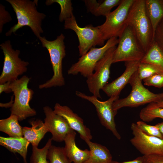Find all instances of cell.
Segmentation results:
<instances>
[{"label":"cell","mask_w":163,"mask_h":163,"mask_svg":"<svg viewBox=\"0 0 163 163\" xmlns=\"http://www.w3.org/2000/svg\"><path fill=\"white\" fill-rule=\"evenodd\" d=\"M10 4L16 14L17 23L5 33L9 36L20 28L25 26L29 27L38 38L43 33L42 27V21L46 15L37 10L38 1L34 0H6Z\"/></svg>","instance_id":"1"},{"label":"cell","mask_w":163,"mask_h":163,"mask_svg":"<svg viewBox=\"0 0 163 163\" xmlns=\"http://www.w3.org/2000/svg\"><path fill=\"white\" fill-rule=\"evenodd\" d=\"M65 38V37L62 34L52 41L47 40L45 37L40 36L38 38L43 47L46 48L49 53L53 72L51 78L39 86L40 89L61 87L65 85L62 68V60L66 55Z\"/></svg>","instance_id":"2"},{"label":"cell","mask_w":163,"mask_h":163,"mask_svg":"<svg viewBox=\"0 0 163 163\" xmlns=\"http://www.w3.org/2000/svg\"><path fill=\"white\" fill-rule=\"evenodd\" d=\"M127 25L133 29L145 53L153 41V31L145 8V0H135L130 10Z\"/></svg>","instance_id":"3"},{"label":"cell","mask_w":163,"mask_h":163,"mask_svg":"<svg viewBox=\"0 0 163 163\" xmlns=\"http://www.w3.org/2000/svg\"><path fill=\"white\" fill-rule=\"evenodd\" d=\"M142 81L139 77L137 70L129 82L132 87L129 94L113 103V108L116 113L124 107H136L148 103L158 102L163 100V93H154L151 92L143 86Z\"/></svg>","instance_id":"4"},{"label":"cell","mask_w":163,"mask_h":163,"mask_svg":"<svg viewBox=\"0 0 163 163\" xmlns=\"http://www.w3.org/2000/svg\"><path fill=\"white\" fill-rule=\"evenodd\" d=\"M30 79L24 75L11 82L10 85L14 96V102L10 109L11 115L17 116L19 121L37 114L36 110L29 105L34 94L33 90L28 87Z\"/></svg>","instance_id":"5"},{"label":"cell","mask_w":163,"mask_h":163,"mask_svg":"<svg viewBox=\"0 0 163 163\" xmlns=\"http://www.w3.org/2000/svg\"><path fill=\"white\" fill-rule=\"evenodd\" d=\"M135 0H122L117 7L106 17L105 22L98 27L105 40L119 37L128 25L129 14Z\"/></svg>","instance_id":"6"},{"label":"cell","mask_w":163,"mask_h":163,"mask_svg":"<svg viewBox=\"0 0 163 163\" xmlns=\"http://www.w3.org/2000/svg\"><path fill=\"white\" fill-rule=\"evenodd\" d=\"M118 46L113 57V63L140 61L145 54L132 28L127 25L119 37Z\"/></svg>","instance_id":"7"},{"label":"cell","mask_w":163,"mask_h":163,"mask_svg":"<svg viewBox=\"0 0 163 163\" xmlns=\"http://www.w3.org/2000/svg\"><path fill=\"white\" fill-rule=\"evenodd\" d=\"M64 21V28L73 30L78 36L80 56L85 54L92 47L104 45L105 40L97 26L89 24L81 27L78 24L73 14Z\"/></svg>","instance_id":"8"},{"label":"cell","mask_w":163,"mask_h":163,"mask_svg":"<svg viewBox=\"0 0 163 163\" xmlns=\"http://www.w3.org/2000/svg\"><path fill=\"white\" fill-rule=\"evenodd\" d=\"M0 46L4 55L3 66L0 76V84L12 82L18 79L19 75L27 72L29 62L22 60L19 57L20 50L13 49L10 40L2 43Z\"/></svg>","instance_id":"9"},{"label":"cell","mask_w":163,"mask_h":163,"mask_svg":"<svg viewBox=\"0 0 163 163\" xmlns=\"http://www.w3.org/2000/svg\"><path fill=\"white\" fill-rule=\"evenodd\" d=\"M118 38L113 37L107 40L103 46L92 47L88 51L81 56L76 63L72 65L68 71L69 75H76L80 73L87 78L91 75L98 62L110 49L118 44Z\"/></svg>","instance_id":"10"},{"label":"cell","mask_w":163,"mask_h":163,"mask_svg":"<svg viewBox=\"0 0 163 163\" xmlns=\"http://www.w3.org/2000/svg\"><path fill=\"white\" fill-rule=\"evenodd\" d=\"M75 94L79 97L91 103L95 107L99 119L101 124L110 130L118 140L121 138L120 134L116 128L114 117L117 114L113 108L114 102L119 97H111L107 100L101 101L93 95L88 96L80 91H76Z\"/></svg>","instance_id":"11"},{"label":"cell","mask_w":163,"mask_h":163,"mask_svg":"<svg viewBox=\"0 0 163 163\" xmlns=\"http://www.w3.org/2000/svg\"><path fill=\"white\" fill-rule=\"evenodd\" d=\"M116 46L111 47L98 62L94 72L87 78L86 82L89 91L97 98H101L100 91L107 84L109 78L110 67Z\"/></svg>","instance_id":"12"},{"label":"cell","mask_w":163,"mask_h":163,"mask_svg":"<svg viewBox=\"0 0 163 163\" xmlns=\"http://www.w3.org/2000/svg\"><path fill=\"white\" fill-rule=\"evenodd\" d=\"M130 129L133 135L130 143L143 155H163V139L145 134L136 123H132Z\"/></svg>","instance_id":"13"},{"label":"cell","mask_w":163,"mask_h":163,"mask_svg":"<svg viewBox=\"0 0 163 163\" xmlns=\"http://www.w3.org/2000/svg\"><path fill=\"white\" fill-rule=\"evenodd\" d=\"M43 110L45 116L44 123L52 134V141H64L67 135L73 130L63 117L56 113L50 107L45 106Z\"/></svg>","instance_id":"14"},{"label":"cell","mask_w":163,"mask_h":163,"mask_svg":"<svg viewBox=\"0 0 163 163\" xmlns=\"http://www.w3.org/2000/svg\"><path fill=\"white\" fill-rule=\"evenodd\" d=\"M53 110L66 120L71 128L79 134L82 139L85 142L91 140L92 136L90 130L84 124L83 119L69 107L56 103Z\"/></svg>","instance_id":"15"},{"label":"cell","mask_w":163,"mask_h":163,"mask_svg":"<svg viewBox=\"0 0 163 163\" xmlns=\"http://www.w3.org/2000/svg\"><path fill=\"white\" fill-rule=\"evenodd\" d=\"M140 61L125 62L126 68L123 73L110 83L107 84L102 90L108 97H119L122 90L129 82L133 75L137 70Z\"/></svg>","instance_id":"16"},{"label":"cell","mask_w":163,"mask_h":163,"mask_svg":"<svg viewBox=\"0 0 163 163\" xmlns=\"http://www.w3.org/2000/svg\"><path fill=\"white\" fill-rule=\"evenodd\" d=\"M76 135L75 131L73 130L67 135L64 140V150L71 163H84L89 157L90 151L88 149H81L77 146Z\"/></svg>","instance_id":"17"},{"label":"cell","mask_w":163,"mask_h":163,"mask_svg":"<svg viewBox=\"0 0 163 163\" xmlns=\"http://www.w3.org/2000/svg\"><path fill=\"white\" fill-rule=\"evenodd\" d=\"M31 127H23V137L30 143L32 146L38 147L39 144L45 134L49 132L45 123L40 119L30 120Z\"/></svg>","instance_id":"18"},{"label":"cell","mask_w":163,"mask_h":163,"mask_svg":"<svg viewBox=\"0 0 163 163\" xmlns=\"http://www.w3.org/2000/svg\"><path fill=\"white\" fill-rule=\"evenodd\" d=\"M30 143L24 137L0 136V145L11 152L19 154L22 158L24 163H27V156Z\"/></svg>","instance_id":"19"},{"label":"cell","mask_w":163,"mask_h":163,"mask_svg":"<svg viewBox=\"0 0 163 163\" xmlns=\"http://www.w3.org/2000/svg\"><path fill=\"white\" fill-rule=\"evenodd\" d=\"M85 142L89 147L90 155L84 163H111L112 156L106 147L91 140Z\"/></svg>","instance_id":"20"},{"label":"cell","mask_w":163,"mask_h":163,"mask_svg":"<svg viewBox=\"0 0 163 163\" xmlns=\"http://www.w3.org/2000/svg\"><path fill=\"white\" fill-rule=\"evenodd\" d=\"M122 0H105L98 2L95 0H84L88 11L96 16L105 17L114 7L118 6Z\"/></svg>","instance_id":"21"},{"label":"cell","mask_w":163,"mask_h":163,"mask_svg":"<svg viewBox=\"0 0 163 163\" xmlns=\"http://www.w3.org/2000/svg\"><path fill=\"white\" fill-rule=\"evenodd\" d=\"M145 8L154 34L156 26L163 18V0H145Z\"/></svg>","instance_id":"22"},{"label":"cell","mask_w":163,"mask_h":163,"mask_svg":"<svg viewBox=\"0 0 163 163\" xmlns=\"http://www.w3.org/2000/svg\"><path fill=\"white\" fill-rule=\"evenodd\" d=\"M140 62L152 64L163 73V50L153 40Z\"/></svg>","instance_id":"23"},{"label":"cell","mask_w":163,"mask_h":163,"mask_svg":"<svg viewBox=\"0 0 163 163\" xmlns=\"http://www.w3.org/2000/svg\"><path fill=\"white\" fill-rule=\"evenodd\" d=\"M17 116L10 115L8 117L0 120V131L12 137H23V127L19 124Z\"/></svg>","instance_id":"24"},{"label":"cell","mask_w":163,"mask_h":163,"mask_svg":"<svg viewBox=\"0 0 163 163\" xmlns=\"http://www.w3.org/2000/svg\"><path fill=\"white\" fill-rule=\"evenodd\" d=\"M139 116L145 122H150L156 118L163 119V108L156 107L152 103L149 104L141 110Z\"/></svg>","instance_id":"25"},{"label":"cell","mask_w":163,"mask_h":163,"mask_svg":"<svg viewBox=\"0 0 163 163\" xmlns=\"http://www.w3.org/2000/svg\"><path fill=\"white\" fill-rule=\"evenodd\" d=\"M52 140L49 139L45 145L42 148L32 146V152L30 158V163H50L47 161L48 150L52 145Z\"/></svg>","instance_id":"26"},{"label":"cell","mask_w":163,"mask_h":163,"mask_svg":"<svg viewBox=\"0 0 163 163\" xmlns=\"http://www.w3.org/2000/svg\"><path fill=\"white\" fill-rule=\"evenodd\" d=\"M47 158L50 163H71L65 153L64 147L52 145L48 150Z\"/></svg>","instance_id":"27"},{"label":"cell","mask_w":163,"mask_h":163,"mask_svg":"<svg viewBox=\"0 0 163 163\" xmlns=\"http://www.w3.org/2000/svg\"><path fill=\"white\" fill-rule=\"evenodd\" d=\"M54 3H58L61 7V12L59 16V20L62 22L71 17L73 14L72 3L70 0H47L45 3L49 5Z\"/></svg>","instance_id":"28"},{"label":"cell","mask_w":163,"mask_h":163,"mask_svg":"<svg viewBox=\"0 0 163 163\" xmlns=\"http://www.w3.org/2000/svg\"><path fill=\"white\" fill-rule=\"evenodd\" d=\"M139 78L143 80L156 74H163V73L155 66L146 63L140 62L137 69Z\"/></svg>","instance_id":"29"},{"label":"cell","mask_w":163,"mask_h":163,"mask_svg":"<svg viewBox=\"0 0 163 163\" xmlns=\"http://www.w3.org/2000/svg\"><path fill=\"white\" fill-rule=\"evenodd\" d=\"M138 127L145 134L163 139V136L155 125L148 124L142 121H138L136 123Z\"/></svg>","instance_id":"30"},{"label":"cell","mask_w":163,"mask_h":163,"mask_svg":"<svg viewBox=\"0 0 163 163\" xmlns=\"http://www.w3.org/2000/svg\"><path fill=\"white\" fill-rule=\"evenodd\" d=\"M144 85L161 88L163 87V74H156L143 80Z\"/></svg>","instance_id":"31"},{"label":"cell","mask_w":163,"mask_h":163,"mask_svg":"<svg viewBox=\"0 0 163 163\" xmlns=\"http://www.w3.org/2000/svg\"><path fill=\"white\" fill-rule=\"evenodd\" d=\"M153 40L163 50V18L159 22L155 28Z\"/></svg>","instance_id":"32"},{"label":"cell","mask_w":163,"mask_h":163,"mask_svg":"<svg viewBox=\"0 0 163 163\" xmlns=\"http://www.w3.org/2000/svg\"><path fill=\"white\" fill-rule=\"evenodd\" d=\"M12 20L11 16L8 11L5 9V7L0 4V33H2L4 25Z\"/></svg>","instance_id":"33"},{"label":"cell","mask_w":163,"mask_h":163,"mask_svg":"<svg viewBox=\"0 0 163 163\" xmlns=\"http://www.w3.org/2000/svg\"><path fill=\"white\" fill-rule=\"evenodd\" d=\"M144 156V163H163V155L154 154Z\"/></svg>","instance_id":"34"},{"label":"cell","mask_w":163,"mask_h":163,"mask_svg":"<svg viewBox=\"0 0 163 163\" xmlns=\"http://www.w3.org/2000/svg\"><path fill=\"white\" fill-rule=\"evenodd\" d=\"M144 157L143 155L139 156L134 159L129 161L120 162L112 160L111 163H144Z\"/></svg>","instance_id":"35"},{"label":"cell","mask_w":163,"mask_h":163,"mask_svg":"<svg viewBox=\"0 0 163 163\" xmlns=\"http://www.w3.org/2000/svg\"><path fill=\"white\" fill-rule=\"evenodd\" d=\"M11 82H7L5 83L0 84V94L3 92L9 93L12 91L9 86Z\"/></svg>","instance_id":"36"},{"label":"cell","mask_w":163,"mask_h":163,"mask_svg":"<svg viewBox=\"0 0 163 163\" xmlns=\"http://www.w3.org/2000/svg\"><path fill=\"white\" fill-rule=\"evenodd\" d=\"M13 96H12L11 97V101L9 103H8L6 104H3L1 103L0 104L3 105L1 106L0 107H11L12 106L14 102V101L13 100Z\"/></svg>","instance_id":"37"},{"label":"cell","mask_w":163,"mask_h":163,"mask_svg":"<svg viewBox=\"0 0 163 163\" xmlns=\"http://www.w3.org/2000/svg\"><path fill=\"white\" fill-rule=\"evenodd\" d=\"M155 126L158 129L160 133L163 136V121L157 124Z\"/></svg>","instance_id":"38"},{"label":"cell","mask_w":163,"mask_h":163,"mask_svg":"<svg viewBox=\"0 0 163 163\" xmlns=\"http://www.w3.org/2000/svg\"><path fill=\"white\" fill-rule=\"evenodd\" d=\"M152 103L156 107L163 108V100L158 102Z\"/></svg>","instance_id":"39"}]
</instances>
